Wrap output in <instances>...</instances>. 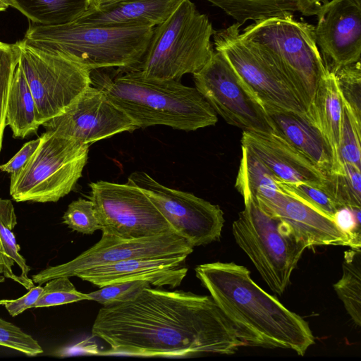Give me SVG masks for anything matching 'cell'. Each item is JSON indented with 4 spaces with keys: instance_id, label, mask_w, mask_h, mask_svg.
Segmentation results:
<instances>
[{
    "instance_id": "1",
    "label": "cell",
    "mask_w": 361,
    "mask_h": 361,
    "mask_svg": "<svg viewBox=\"0 0 361 361\" xmlns=\"http://www.w3.org/2000/svg\"><path fill=\"white\" fill-rule=\"evenodd\" d=\"M92 333L110 346L104 355L191 357L231 355L245 345L210 295L151 286L130 301L101 308Z\"/></svg>"
},
{
    "instance_id": "35",
    "label": "cell",
    "mask_w": 361,
    "mask_h": 361,
    "mask_svg": "<svg viewBox=\"0 0 361 361\" xmlns=\"http://www.w3.org/2000/svg\"><path fill=\"white\" fill-rule=\"evenodd\" d=\"M149 286L148 282L142 280L119 282L100 287L87 295L90 300L109 307L130 301Z\"/></svg>"
},
{
    "instance_id": "38",
    "label": "cell",
    "mask_w": 361,
    "mask_h": 361,
    "mask_svg": "<svg viewBox=\"0 0 361 361\" xmlns=\"http://www.w3.org/2000/svg\"><path fill=\"white\" fill-rule=\"evenodd\" d=\"M360 209L341 207L334 216L336 225L358 243L360 241Z\"/></svg>"
},
{
    "instance_id": "3",
    "label": "cell",
    "mask_w": 361,
    "mask_h": 361,
    "mask_svg": "<svg viewBox=\"0 0 361 361\" xmlns=\"http://www.w3.org/2000/svg\"><path fill=\"white\" fill-rule=\"evenodd\" d=\"M104 92L139 128L163 125L195 130L214 126L216 114L195 87L180 80L148 78L138 69L96 78Z\"/></svg>"
},
{
    "instance_id": "26",
    "label": "cell",
    "mask_w": 361,
    "mask_h": 361,
    "mask_svg": "<svg viewBox=\"0 0 361 361\" xmlns=\"http://www.w3.org/2000/svg\"><path fill=\"white\" fill-rule=\"evenodd\" d=\"M31 23L58 25L75 20L90 7V0H6Z\"/></svg>"
},
{
    "instance_id": "16",
    "label": "cell",
    "mask_w": 361,
    "mask_h": 361,
    "mask_svg": "<svg viewBox=\"0 0 361 361\" xmlns=\"http://www.w3.org/2000/svg\"><path fill=\"white\" fill-rule=\"evenodd\" d=\"M314 26L316 43L332 72L361 60V0H329Z\"/></svg>"
},
{
    "instance_id": "29",
    "label": "cell",
    "mask_w": 361,
    "mask_h": 361,
    "mask_svg": "<svg viewBox=\"0 0 361 361\" xmlns=\"http://www.w3.org/2000/svg\"><path fill=\"white\" fill-rule=\"evenodd\" d=\"M342 173L326 175L325 188L341 207L361 208V169L343 164Z\"/></svg>"
},
{
    "instance_id": "42",
    "label": "cell",
    "mask_w": 361,
    "mask_h": 361,
    "mask_svg": "<svg viewBox=\"0 0 361 361\" xmlns=\"http://www.w3.org/2000/svg\"><path fill=\"white\" fill-rule=\"evenodd\" d=\"M8 6L6 0H0V12L6 11Z\"/></svg>"
},
{
    "instance_id": "10",
    "label": "cell",
    "mask_w": 361,
    "mask_h": 361,
    "mask_svg": "<svg viewBox=\"0 0 361 361\" xmlns=\"http://www.w3.org/2000/svg\"><path fill=\"white\" fill-rule=\"evenodd\" d=\"M20 65L41 126L66 109L92 84L91 71L56 53L18 42Z\"/></svg>"
},
{
    "instance_id": "34",
    "label": "cell",
    "mask_w": 361,
    "mask_h": 361,
    "mask_svg": "<svg viewBox=\"0 0 361 361\" xmlns=\"http://www.w3.org/2000/svg\"><path fill=\"white\" fill-rule=\"evenodd\" d=\"M333 73L342 99L361 121L360 61L343 66Z\"/></svg>"
},
{
    "instance_id": "24",
    "label": "cell",
    "mask_w": 361,
    "mask_h": 361,
    "mask_svg": "<svg viewBox=\"0 0 361 361\" xmlns=\"http://www.w3.org/2000/svg\"><path fill=\"white\" fill-rule=\"evenodd\" d=\"M17 224V217L12 202L0 198V274L13 280L25 289L34 286L28 277L30 267L20 254L13 229Z\"/></svg>"
},
{
    "instance_id": "20",
    "label": "cell",
    "mask_w": 361,
    "mask_h": 361,
    "mask_svg": "<svg viewBox=\"0 0 361 361\" xmlns=\"http://www.w3.org/2000/svg\"><path fill=\"white\" fill-rule=\"evenodd\" d=\"M182 0H119L90 8L75 22L103 27H151L163 23Z\"/></svg>"
},
{
    "instance_id": "39",
    "label": "cell",
    "mask_w": 361,
    "mask_h": 361,
    "mask_svg": "<svg viewBox=\"0 0 361 361\" xmlns=\"http://www.w3.org/2000/svg\"><path fill=\"white\" fill-rule=\"evenodd\" d=\"M42 288L41 285L33 286L20 298L15 300H0V305L5 307L10 315L16 317L26 310L34 307Z\"/></svg>"
},
{
    "instance_id": "7",
    "label": "cell",
    "mask_w": 361,
    "mask_h": 361,
    "mask_svg": "<svg viewBox=\"0 0 361 361\" xmlns=\"http://www.w3.org/2000/svg\"><path fill=\"white\" fill-rule=\"evenodd\" d=\"M25 165L11 174L9 192L16 202H56L82 176L89 145L47 130Z\"/></svg>"
},
{
    "instance_id": "11",
    "label": "cell",
    "mask_w": 361,
    "mask_h": 361,
    "mask_svg": "<svg viewBox=\"0 0 361 361\" xmlns=\"http://www.w3.org/2000/svg\"><path fill=\"white\" fill-rule=\"evenodd\" d=\"M92 202L102 234L137 239L176 233L147 195L129 183L99 180L90 184Z\"/></svg>"
},
{
    "instance_id": "37",
    "label": "cell",
    "mask_w": 361,
    "mask_h": 361,
    "mask_svg": "<svg viewBox=\"0 0 361 361\" xmlns=\"http://www.w3.org/2000/svg\"><path fill=\"white\" fill-rule=\"evenodd\" d=\"M0 345L7 347L28 356L43 353L39 343L18 326L0 318Z\"/></svg>"
},
{
    "instance_id": "31",
    "label": "cell",
    "mask_w": 361,
    "mask_h": 361,
    "mask_svg": "<svg viewBox=\"0 0 361 361\" xmlns=\"http://www.w3.org/2000/svg\"><path fill=\"white\" fill-rule=\"evenodd\" d=\"M277 181L281 190L319 212L334 219L341 208L324 188L307 183H284Z\"/></svg>"
},
{
    "instance_id": "8",
    "label": "cell",
    "mask_w": 361,
    "mask_h": 361,
    "mask_svg": "<svg viewBox=\"0 0 361 361\" xmlns=\"http://www.w3.org/2000/svg\"><path fill=\"white\" fill-rule=\"evenodd\" d=\"M243 200L244 209L233 223V235L265 283L281 295L307 247L284 222L264 212L255 200Z\"/></svg>"
},
{
    "instance_id": "32",
    "label": "cell",
    "mask_w": 361,
    "mask_h": 361,
    "mask_svg": "<svg viewBox=\"0 0 361 361\" xmlns=\"http://www.w3.org/2000/svg\"><path fill=\"white\" fill-rule=\"evenodd\" d=\"M18 42L14 44L0 41V152L6 128L8 97L16 68L20 58Z\"/></svg>"
},
{
    "instance_id": "21",
    "label": "cell",
    "mask_w": 361,
    "mask_h": 361,
    "mask_svg": "<svg viewBox=\"0 0 361 361\" xmlns=\"http://www.w3.org/2000/svg\"><path fill=\"white\" fill-rule=\"evenodd\" d=\"M274 132L302 154L326 176L332 169V157L324 136L307 116L262 105Z\"/></svg>"
},
{
    "instance_id": "9",
    "label": "cell",
    "mask_w": 361,
    "mask_h": 361,
    "mask_svg": "<svg viewBox=\"0 0 361 361\" xmlns=\"http://www.w3.org/2000/svg\"><path fill=\"white\" fill-rule=\"evenodd\" d=\"M240 27L235 23L216 30L212 36L215 50L227 59L262 105L291 111L310 118L297 92L271 55L260 44L243 37Z\"/></svg>"
},
{
    "instance_id": "17",
    "label": "cell",
    "mask_w": 361,
    "mask_h": 361,
    "mask_svg": "<svg viewBox=\"0 0 361 361\" xmlns=\"http://www.w3.org/2000/svg\"><path fill=\"white\" fill-rule=\"evenodd\" d=\"M256 201L264 212L284 222L307 248L318 245L361 247V243L343 231L333 219L283 192Z\"/></svg>"
},
{
    "instance_id": "40",
    "label": "cell",
    "mask_w": 361,
    "mask_h": 361,
    "mask_svg": "<svg viewBox=\"0 0 361 361\" xmlns=\"http://www.w3.org/2000/svg\"><path fill=\"white\" fill-rule=\"evenodd\" d=\"M39 142L40 137H39L35 140L25 143L11 159L6 163L0 165V170L11 174L18 171L36 150Z\"/></svg>"
},
{
    "instance_id": "12",
    "label": "cell",
    "mask_w": 361,
    "mask_h": 361,
    "mask_svg": "<svg viewBox=\"0 0 361 361\" xmlns=\"http://www.w3.org/2000/svg\"><path fill=\"white\" fill-rule=\"evenodd\" d=\"M193 78L197 91L228 124L246 131H274L262 104L220 52L214 51Z\"/></svg>"
},
{
    "instance_id": "13",
    "label": "cell",
    "mask_w": 361,
    "mask_h": 361,
    "mask_svg": "<svg viewBox=\"0 0 361 361\" xmlns=\"http://www.w3.org/2000/svg\"><path fill=\"white\" fill-rule=\"evenodd\" d=\"M127 182L141 189L174 231L192 247L220 239L225 220L218 205L164 186L144 171L133 172Z\"/></svg>"
},
{
    "instance_id": "4",
    "label": "cell",
    "mask_w": 361,
    "mask_h": 361,
    "mask_svg": "<svg viewBox=\"0 0 361 361\" xmlns=\"http://www.w3.org/2000/svg\"><path fill=\"white\" fill-rule=\"evenodd\" d=\"M154 27H103L73 21L58 25L30 23L23 42L61 54L90 71L138 69Z\"/></svg>"
},
{
    "instance_id": "22",
    "label": "cell",
    "mask_w": 361,
    "mask_h": 361,
    "mask_svg": "<svg viewBox=\"0 0 361 361\" xmlns=\"http://www.w3.org/2000/svg\"><path fill=\"white\" fill-rule=\"evenodd\" d=\"M342 106V97L335 75L330 71L317 87L308 115L329 147L332 157L331 173L343 172L338 154Z\"/></svg>"
},
{
    "instance_id": "27",
    "label": "cell",
    "mask_w": 361,
    "mask_h": 361,
    "mask_svg": "<svg viewBox=\"0 0 361 361\" xmlns=\"http://www.w3.org/2000/svg\"><path fill=\"white\" fill-rule=\"evenodd\" d=\"M241 148L242 157L235 186L243 199L270 198L283 192L270 171L247 148L243 146Z\"/></svg>"
},
{
    "instance_id": "30",
    "label": "cell",
    "mask_w": 361,
    "mask_h": 361,
    "mask_svg": "<svg viewBox=\"0 0 361 361\" xmlns=\"http://www.w3.org/2000/svg\"><path fill=\"white\" fill-rule=\"evenodd\" d=\"M342 102L339 159L342 165L351 164L361 169V121L343 99Z\"/></svg>"
},
{
    "instance_id": "23",
    "label": "cell",
    "mask_w": 361,
    "mask_h": 361,
    "mask_svg": "<svg viewBox=\"0 0 361 361\" xmlns=\"http://www.w3.org/2000/svg\"><path fill=\"white\" fill-rule=\"evenodd\" d=\"M221 8L240 26L284 13L317 16L329 0H206Z\"/></svg>"
},
{
    "instance_id": "33",
    "label": "cell",
    "mask_w": 361,
    "mask_h": 361,
    "mask_svg": "<svg viewBox=\"0 0 361 361\" xmlns=\"http://www.w3.org/2000/svg\"><path fill=\"white\" fill-rule=\"evenodd\" d=\"M45 283L34 307L58 306L90 300L87 293L78 291L69 277L54 278Z\"/></svg>"
},
{
    "instance_id": "6",
    "label": "cell",
    "mask_w": 361,
    "mask_h": 361,
    "mask_svg": "<svg viewBox=\"0 0 361 361\" xmlns=\"http://www.w3.org/2000/svg\"><path fill=\"white\" fill-rule=\"evenodd\" d=\"M240 35L267 50L308 113L320 81L330 71L316 43L314 25L284 13L255 21Z\"/></svg>"
},
{
    "instance_id": "5",
    "label": "cell",
    "mask_w": 361,
    "mask_h": 361,
    "mask_svg": "<svg viewBox=\"0 0 361 361\" xmlns=\"http://www.w3.org/2000/svg\"><path fill=\"white\" fill-rule=\"evenodd\" d=\"M215 31L207 16L190 0H182L154 27L138 70L145 77L158 80H180L185 74L193 75L214 54L211 39Z\"/></svg>"
},
{
    "instance_id": "15",
    "label": "cell",
    "mask_w": 361,
    "mask_h": 361,
    "mask_svg": "<svg viewBox=\"0 0 361 361\" xmlns=\"http://www.w3.org/2000/svg\"><path fill=\"white\" fill-rule=\"evenodd\" d=\"M42 126L58 135L88 145L138 128L103 91L91 85L64 112Z\"/></svg>"
},
{
    "instance_id": "36",
    "label": "cell",
    "mask_w": 361,
    "mask_h": 361,
    "mask_svg": "<svg viewBox=\"0 0 361 361\" xmlns=\"http://www.w3.org/2000/svg\"><path fill=\"white\" fill-rule=\"evenodd\" d=\"M63 223L83 234H92L100 230L93 204L89 199L78 198L70 203L63 216Z\"/></svg>"
},
{
    "instance_id": "41",
    "label": "cell",
    "mask_w": 361,
    "mask_h": 361,
    "mask_svg": "<svg viewBox=\"0 0 361 361\" xmlns=\"http://www.w3.org/2000/svg\"><path fill=\"white\" fill-rule=\"evenodd\" d=\"M119 0H90V8H99Z\"/></svg>"
},
{
    "instance_id": "25",
    "label": "cell",
    "mask_w": 361,
    "mask_h": 361,
    "mask_svg": "<svg viewBox=\"0 0 361 361\" xmlns=\"http://www.w3.org/2000/svg\"><path fill=\"white\" fill-rule=\"evenodd\" d=\"M6 126L14 137L24 138L37 132L39 125L36 121V107L26 78L18 63L11 85L7 102Z\"/></svg>"
},
{
    "instance_id": "14",
    "label": "cell",
    "mask_w": 361,
    "mask_h": 361,
    "mask_svg": "<svg viewBox=\"0 0 361 361\" xmlns=\"http://www.w3.org/2000/svg\"><path fill=\"white\" fill-rule=\"evenodd\" d=\"M193 248L176 233H166L137 239H121L102 234L93 246L73 259L50 266L32 276L34 283L42 285L56 277L76 276L94 267L130 259L189 256Z\"/></svg>"
},
{
    "instance_id": "18",
    "label": "cell",
    "mask_w": 361,
    "mask_h": 361,
    "mask_svg": "<svg viewBox=\"0 0 361 361\" xmlns=\"http://www.w3.org/2000/svg\"><path fill=\"white\" fill-rule=\"evenodd\" d=\"M240 142L241 146L252 153L276 180L307 183L325 188L326 176L275 132L243 130Z\"/></svg>"
},
{
    "instance_id": "19",
    "label": "cell",
    "mask_w": 361,
    "mask_h": 361,
    "mask_svg": "<svg viewBox=\"0 0 361 361\" xmlns=\"http://www.w3.org/2000/svg\"><path fill=\"white\" fill-rule=\"evenodd\" d=\"M188 255L160 258L130 259L97 266L76 277L100 287L119 282L142 280L158 288L179 286L187 274Z\"/></svg>"
},
{
    "instance_id": "28",
    "label": "cell",
    "mask_w": 361,
    "mask_h": 361,
    "mask_svg": "<svg viewBox=\"0 0 361 361\" xmlns=\"http://www.w3.org/2000/svg\"><path fill=\"white\" fill-rule=\"evenodd\" d=\"M361 247L344 253L341 278L334 288L353 321L361 325Z\"/></svg>"
},
{
    "instance_id": "2",
    "label": "cell",
    "mask_w": 361,
    "mask_h": 361,
    "mask_svg": "<svg viewBox=\"0 0 361 361\" xmlns=\"http://www.w3.org/2000/svg\"><path fill=\"white\" fill-rule=\"evenodd\" d=\"M195 271L245 345L288 349L303 356L314 344L308 323L259 287L246 267L216 262Z\"/></svg>"
}]
</instances>
